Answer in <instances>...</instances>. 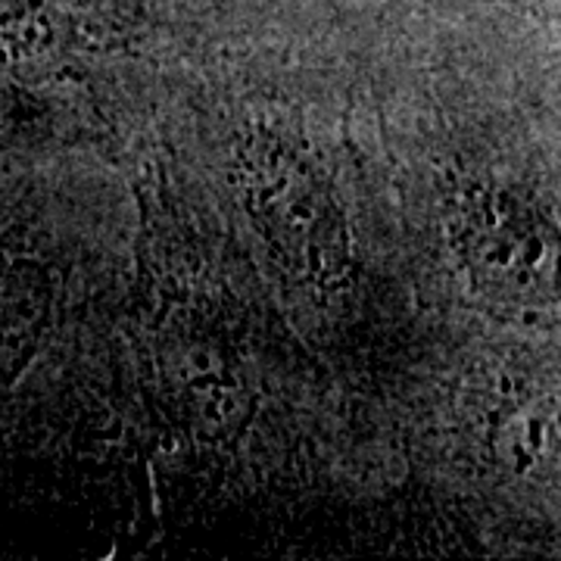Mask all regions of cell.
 I'll return each instance as SVG.
<instances>
[{
  "mask_svg": "<svg viewBox=\"0 0 561 561\" xmlns=\"http://www.w3.org/2000/svg\"><path fill=\"white\" fill-rule=\"evenodd\" d=\"M125 22V0H0V76L41 84L76 69L98 35Z\"/></svg>",
  "mask_w": 561,
  "mask_h": 561,
  "instance_id": "6da1fadb",
  "label": "cell"
}]
</instances>
